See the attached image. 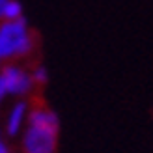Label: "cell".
<instances>
[{"label":"cell","mask_w":153,"mask_h":153,"mask_svg":"<svg viewBox=\"0 0 153 153\" xmlns=\"http://www.w3.org/2000/svg\"><path fill=\"white\" fill-rule=\"evenodd\" d=\"M30 51V36L25 19L4 21L0 25V58L19 56Z\"/></svg>","instance_id":"cell-1"},{"label":"cell","mask_w":153,"mask_h":153,"mask_svg":"<svg viewBox=\"0 0 153 153\" xmlns=\"http://www.w3.org/2000/svg\"><path fill=\"white\" fill-rule=\"evenodd\" d=\"M56 146H58V129L34 123L28 125L25 140H22V148L26 153H56Z\"/></svg>","instance_id":"cell-2"},{"label":"cell","mask_w":153,"mask_h":153,"mask_svg":"<svg viewBox=\"0 0 153 153\" xmlns=\"http://www.w3.org/2000/svg\"><path fill=\"white\" fill-rule=\"evenodd\" d=\"M2 79L10 94H22V91H26L32 86V76H28L25 71L17 69V67H11V65L2 71Z\"/></svg>","instance_id":"cell-3"},{"label":"cell","mask_w":153,"mask_h":153,"mask_svg":"<svg viewBox=\"0 0 153 153\" xmlns=\"http://www.w3.org/2000/svg\"><path fill=\"white\" fill-rule=\"evenodd\" d=\"M25 112H26V108H25V105H22V103L15 105V108L10 114V120H7V133H10V134H15V133L19 131L22 120H25Z\"/></svg>","instance_id":"cell-4"},{"label":"cell","mask_w":153,"mask_h":153,"mask_svg":"<svg viewBox=\"0 0 153 153\" xmlns=\"http://www.w3.org/2000/svg\"><path fill=\"white\" fill-rule=\"evenodd\" d=\"M21 4L15 2V0H7L6 7H4V13H2V19L4 21H15V19H21Z\"/></svg>","instance_id":"cell-5"},{"label":"cell","mask_w":153,"mask_h":153,"mask_svg":"<svg viewBox=\"0 0 153 153\" xmlns=\"http://www.w3.org/2000/svg\"><path fill=\"white\" fill-rule=\"evenodd\" d=\"M6 91H7L6 82H4V79H2V75H0V99H2V97L6 95Z\"/></svg>","instance_id":"cell-6"},{"label":"cell","mask_w":153,"mask_h":153,"mask_svg":"<svg viewBox=\"0 0 153 153\" xmlns=\"http://www.w3.org/2000/svg\"><path fill=\"white\" fill-rule=\"evenodd\" d=\"M36 79H37V80H41V82L47 79V76H45V69H41V67H39V69L36 71Z\"/></svg>","instance_id":"cell-7"},{"label":"cell","mask_w":153,"mask_h":153,"mask_svg":"<svg viewBox=\"0 0 153 153\" xmlns=\"http://www.w3.org/2000/svg\"><path fill=\"white\" fill-rule=\"evenodd\" d=\"M6 2H7V0H0V17H2V13H4V7H6Z\"/></svg>","instance_id":"cell-8"}]
</instances>
